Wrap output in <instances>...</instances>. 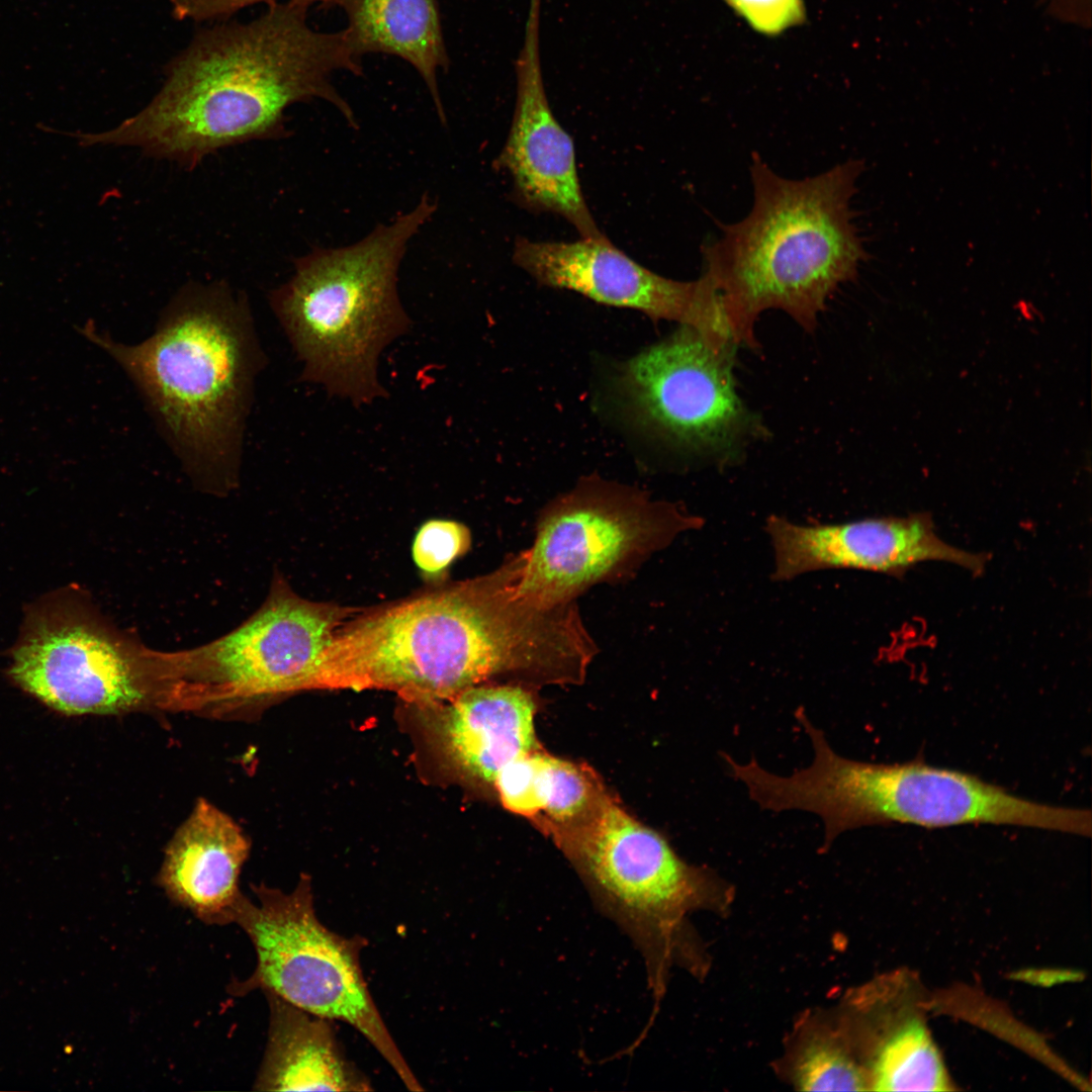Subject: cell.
Masks as SVG:
<instances>
[{"instance_id": "24", "label": "cell", "mask_w": 1092, "mask_h": 1092, "mask_svg": "<svg viewBox=\"0 0 1092 1092\" xmlns=\"http://www.w3.org/2000/svg\"><path fill=\"white\" fill-rule=\"evenodd\" d=\"M753 30L776 36L806 19L804 0H723Z\"/></svg>"}, {"instance_id": "19", "label": "cell", "mask_w": 1092, "mask_h": 1092, "mask_svg": "<svg viewBox=\"0 0 1092 1092\" xmlns=\"http://www.w3.org/2000/svg\"><path fill=\"white\" fill-rule=\"evenodd\" d=\"M346 13L345 28L354 53L398 57L413 66L426 84L441 122L446 113L438 72L449 59L437 0H337Z\"/></svg>"}, {"instance_id": "20", "label": "cell", "mask_w": 1092, "mask_h": 1092, "mask_svg": "<svg viewBox=\"0 0 1092 1092\" xmlns=\"http://www.w3.org/2000/svg\"><path fill=\"white\" fill-rule=\"evenodd\" d=\"M870 1072L869 1084L875 1090L951 1089L923 1011L912 1013L883 1031L873 1055Z\"/></svg>"}, {"instance_id": "10", "label": "cell", "mask_w": 1092, "mask_h": 1092, "mask_svg": "<svg viewBox=\"0 0 1092 1092\" xmlns=\"http://www.w3.org/2000/svg\"><path fill=\"white\" fill-rule=\"evenodd\" d=\"M699 523L635 488L582 480L542 511L519 594L544 607L572 604L589 586L630 574Z\"/></svg>"}, {"instance_id": "11", "label": "cell", "mask_w": 1092, "mask_h": 1092, "mask_svg": "<svg viewBox=\"0 0 1092 1092\" xmlns=\"http://www.w3.org/2000/svg\"><path fill=\"white\" fill-rule=\"evenodd\" d=\"M9 674L66 715L161 710L155 651L81 606H54L30 616Z\"/></svg>"}, {"instance_id": "13", "label": "cell", "mask_w": 1092, "mask_h": 1092, "mask_svg": "<svg viewBox=\"0 0 1092 1092\" xmlns=\"http://www.w3.org/2000/svg\"><path fill=\"white\" fill-rule=\"evenodd\" d=\"M514 262L537 282L631 308L653 320L690 327L710 341H732L720 293L702 274L695 281L663 277L638 264L603 234L573 242L518 238Z\"/></svg>"}, {"instance_id": "12", "label": "cell", "mask_w": 1092, "mask_h": 1092, "mask_svg": "<svg viewBox=\"0 0 1092 1092\" xmlns=\"http://www.w3.org/2000/svg\"><path fill=\"white\" fill-rule=\"evenodd\" d=\"M735 347L682 326L623 365L621 395L640 424L672 445L733 453L759 430L737 393Z\"/></svg>"}, {"instance_id": "25", "label": "cell", "mask_w": 1092, "mask_h": 1092, "mask_svg": "<svg viewBox=\"0 0 1092 1092\" xmlns=\"http://www.w3.org/2000/svg\"><path fill=\"white\" fill-rule=\"evenodd\" d=\"M279 0H171L172 13L177 19L205 21L223 19L235 12L248 6L266 3L271 4ZM305 3L308 6L313 3L335 4L337 0H292Z\"/></svg>"}, {"instance_id": "9", "label": "cell", "mask_w": 1092, "mask_h": 1092, "mask_svg": "<svg viewBox=\"0 0 1092 1092\" xmlns=\"http://www.w3.org/2000/svg\"><path fill=\"white\" fill-rule=\"evenodd\" d=\"M258 903L245 897L235 918L249 936L257 967L240 993H264L314 1015L343 1021L364 1036L411 1091L424 1088L385 1024L363 975L360 954L366 939L347 937L318 919L309 876L290 893L252 885Z\"/></svg>"}, {"instance_id": "15", "label": "cell", "mask_w": 1092, "mask_h": 1092, "mask_svg": "<svg viewBox=\"0 0 1092 1092\" xmlns=\"http://www.w3.org/2000/svg\"><path fill=\"white\" fill-rule=\"evenodd\" d=\"M517 63V102L508 140L496 158L518 202L562 216L581 237L602 235L581 191L573 142L555 118L544 89L538 51L539 2L532 1Z\"/></svg>"}, {"instance_id": "1", "label": "cell", "mask_w": 1092, "mask_h": 1092, "mask_svg": "<svg viewBox=\"0 0 1092 1092\" xmlns=\"http://www.w3.org/2000/svg\"><path fill=\"white\" fill-rule=\"evenodd\" d=\"M526 550L489 573L358 610L327 649L320 689H379L426 708L500 673L575 681L597 652L574 603L519 594Z\"/></svg>"}, {"instance_id": "3", "label": "cell", "mask_w": 1092, "mask_h": 1092, "mask_svg": "<svg viewBox=\"0 0 1092 1092\" xmlns=\"http://www.w3.org/2000/svg\"><path fill=\"white\" fill-rule=\"evenodd\" d=\"M81 332L135 387L162 439L195 485L221 494L238 484L255 384L267 364L245 292L191 282L138 344Z\"/></svg>"}, {"instance_id": "5", "label": "cell", "mask_w": 1092, "mask_h": 1092, "mask_svg": "<svg viewBox=\"0 0 1092 1092\" xmlns=\"http://www.w3.org/2000/svg\"><path fill=\"white\" fill-rule=\"evenodd\" d=\"M436 210L424 194L413 209L359 242L315 247L293 261V275L268 301L302 364L301 381L355 405L387 395L378 358L411 325L397 293L399 264Z\"/></svg>"}, {"instance_id": "8", "label": "cell", "mask_w": 1092, "mask_h": 1092, "mask_svg": "<svg viewBox=\"0 0 1092 1092\" xmlns=\"http://www.w3.org/2000/svg\"><path fill=\"white\" fill-rule=\"evenodd\" d=\"M552 832L596 908L640 953L655 1016L668 968L682 948L684 916L715 888L713 876L687 863L662 835L607 794L582 821Z\"/></svg>"}, {"instance_id": "22", "label": "cell", "mask_w": 1092, "mask_h": 1092, "mask_svg": "<svg viewBox=\"0 0 1092 1092\" xmlns=\"http://www.w3.org/2000/svg\"><path fill=\"white\" fill-rule=\"evenodd\" d=\"M797 1084L804 1091H862L864 1072L841 1049L817 1041L809 1045L797 1067Z\"/></svg>"}, {"instance_id": "16", "label": "cell", "mask_w": 1092, "mask_h": 1092, "mask_svg": "<svg viewBox=\"0 0 1092 1092\" xmlns=\"http://www.w3.org/2000/svg\"><path fill=\"white\" fill-rule=\"evenodd\" d=\"M249 852L242 828L200 798L168 843L157 881L171 901L202 922L229 924L246 897L239 876Z\"/></svg>"}, {"instance_id": "18", "label": "cell", "mask_w": 1092, "mask_h": 1092, "mask_svg": "<svg viewBox=\"0 0 1092 1092\" xmlns=\"http://www.w3.org/2000/svg\"><path fill=\"white\" fill-rule=\"evenodd\" d=\"M268 1038L255 1082L260 1091H371L369 1079L348 1060L333 1020L265 993Z\"/></svg>"}, {"instance_id": "23", "label": "cell", "mask_w": 1092, "mask_h": 1092, "mask_svg": "<svg viewBox=\"0 0 1092 1092\" xmlns=\"http://www.w3.org/2000/svg\"><path fill=\"white\" fill-rule=\"evenodd\" d=\"M470 546L466 526L451 520H430L419 529L413 543V559L428 580L444 578L451 564Z\"/></svg>"}, {"instance_id": "6", "label": "cell", "mask_w": 1092, "mask_h": 1092, "mask_svg": "<svg viewBox=\"0 0 1092 1092\" xmlns=\"http://www.w3.org/2000/svg\"><path fill=\"white\" fill-rule=\"evenodd\" d=\"M795 717L811 740V765L781 777L754 763L743 781L761 809L817 814L824 824V850L846 830L894 823L930 829L1013 825L1091 835L1089 810L1034 802L975 775L922 761L886 764L848 759L831 748L802 708Z\"/></svg>"}, {"instance_id": "21", "label": "cell", "mask_w": 1092, "mask_h": 1092, "mask_svg": "<svg viewBox=\"0 0 1092 1092\" xmlns=\"http://www.w3.org/2000/svg\"><path fill=\"white\" fill-rule=\"evenodd\" d=\"M533 794L536 816L554 831L582 821L606 793L589 770L539 750Z\"/></svg>"}, {"instance_id": "14", "label": "cell", "mask_w": 1092, "mask_h": 1092, "mask_svg": "<svg viewBox=\"0 0 1092 1092\" xmlns=\"http://www.w3.org/2000/svg\"><path fill=\"white\" fill-rule=\"evenodd\" d=\"M766 530L774 546L777 580L828 568L898 577L927 561L954 564L979 575L989 559L986 553L970 552L942 540L927 513L824 525H798L770 517Z\"/></svg>"}, {"instance_id": "2", "label": "cell", "mask_w": 1092, "mask_h": 1092, "mask_svg": "<svg viewBox=\"0 0 1092 1092\" xmlns=\"http://www.w3.org/2000/svg\"><path fill=\"white\" fill-rule=\"evenodd\" d=\"M307 9L277 1L252 22L201 30L167 66L148 105L112 129L77 139L83 146L134 147L191 169L222 148L285 138V110L297 102L325 100L358 128L332 76L361 75V59L345 29L309 26Z\"/></svg>"}, {"instance_id": "17", "label": "cell", "mask_w": 1092, "mask_h": 1092, "mask_svg": "<svg viewBox=\"0 0 1092 1092\" xmlns=\"http://www.w3.org/2000/svg\"><path fill=\"white\" fill-rule=\"evenodd\" d=\"M439 704L433 733L445 758L463 777L493 785L515 759L539 750L536 703L518 685L474 686Z\"/></svg>"}, {"instance_id": "7", "label": "cell", "mask_w": 1092, "mask_h": 1092, "mask_svg": "<svg viewBox=\"0 0 1092 1092\" xmlns=\"http://www.w3.org/2000/svg\"><path fill=\"white\" fill-rule=\"evenodd\" d=\"M357 611L303 599L276 580L232 632L193 649L156 652L163 710L220 716L318 689L325 653Z\"/></svg>"}, {"instance_id": "4", "label": "cell", "mask_w": 1092, "mask_h": 1092, "mask_svg": "<svg viewBox=\"0 0 1092 1092\" xmlns=\"http://www.w3.org/2000/svg\"><path fill=\"white\" fill-rule=\"evenodd\" d=\"M864 169L848 160L813 177L789 179L757 155L753 203L703 248L704 270L721 294L736 345L757 346L755 323L780 309L812 332L827 300L869 259L851 200Z\"/></svg>"}]
</instances>
